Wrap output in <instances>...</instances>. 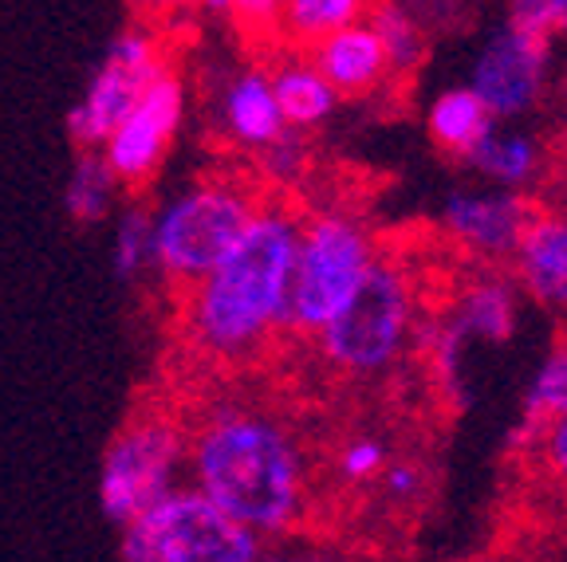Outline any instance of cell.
Returning <instances> with one entry per match:
<instances>
[{"mask_svg": "<svg viewBox=\"0 0 567 562\" xmlns=\"http://www.w3.org/2000/svg\"><path fill=\"white\" fill-rule=\"evenodd\" d=\"M115 174L106 169L103 154H95V149H83L80 158H75V169H71V181H68V194H63V205H68V212L80 225H95V220H103L106 212H111V205H115Z\"/></svg>", "mask_w": 567, "mask_h": 562, "instance_id": "cell-21", "label": "cell"}, {"mask_svg": "<svg viewBox=\"0 0 567 562\" xmlns=\"http://www.w3.org/2000/svg\"><path fill=\"white\" fill-rule=\"evenodd\" d=\"M194 488L240 528L284 535L308 508V468L296 437L257 409H213L189 437Z\"/></svg>", "mask_w": 567, "mask_h": 562, "instance_id": "cell-1", "label": "cell"}, {"mask_svg": "<svg viewBox=\"0 0 567 562\" xmlns=\"http://www.w3.org/2000/svg\"><path fill=\"white\" fill-rule=\"evenodd\" d=\"M371 264V232L354 212L328 209L308 217L296 248L292 288H288V326L300 334H319L351 303Z\"/></svg>", "mask_w": 567, "mask_h": 562, "instance_id": "cell-4", "label": "cell"}, {"mask_svg": "<svg viewBox=\"0 0 567 562\" xmlns=\"http://www.w3.org/2000/svg\"><path fill=\"white\" fill-rule=\"evenodd\" d=\"M422 488H425V472L417 460H390L386 472H382V480H379L382 500L402 503V508H410V503L422 496Z\"/></svg>", "mask_w": 567, "mask_h": 562, "instance_id": "cell-26", "label": "cell"}, {"mask_svg": "<svg viewBox=\"0 0 567 562\" xmlns=\"http://www.w3.org/2000/svg\"><path fill=\"white\" fill-rule=\"evenodd\" d=\"M390 465V448L382 437L371 433H359V437H347L336 452V480L343 488H367V483H379L382 472Z\"/></svg>", "mask_w": 567, "mask_h": 562, "instance_id": "cell-23", "label": "cell"}, {"mask_svg": "<svg viewBox=\"0 0 567 562\" xmlns=\"http://www.w3.org/2000/svg\"><path fill=\"white\" fill-rule=\"evenodd\" d=\"M311 67L328 80V87L336 91L339 98H354V95H371L379 83H386L390 63L386 52H382L379 35L367 20L343 28L331 40L311 48L308 55Z\"/></svg>", "mask_w": 567, "mask_h": 562, "instance_id": "cell-12", "label": "cell"}, {"mask_svg": "<svg viewBox=\"0 0 567 562\" xmlns=\"http://www.w3.org/2000/svg\"><path fill=\"white\" fill-rule=\"evenodd\" d=\"M260 169H265L268 181L276 185H292L296 177L303 174V166H308V146H303V138L296 131H288L280 142H272L268 149H260Z\"/></svg>", "mask_w": 567, "mask_h": 562, "instance_id": "cell-25", "label": "cell"}, {"mask_svg": "<svg viewBox=\"0 0 567 562\" xmlns=\"http://www.w3.org/2000/svg\"><path fill=\"white\" fill-rule=\"evenodd\" d=\"M536 205L520 194H453L445 201V232L481 260H513Z\"/></svg>", "mask_w": 567, "mask_h": 562, "instance_id": "cell-11", "label": "cell"}, {"mask_svg": "<svg viewBox=\"0 0 567 562\" xmlns=\"http://www.w3.org/2000/svg\"><path fill=\"white\" fill-rule=\"evenodd\" d=\"M182 115H186V87L174 71H166L131 115L115 126V134L103 142V162L123 189H142L158 174L169 154V142L182 126Z\"/></svg>", "mask_w": 567, "mask_h": 562, "instance_id": "cell-9", "label": "cell"}, {"mask_svg": "<svg viewBox=\"0 0 567 562\" xmlns=\"http://www.w3.org/2000/svg\"><path fill=\"white\" fill-rule=\"evenodd\" d=\"M425 126H430V138L442 146V154H453V158L470 162L477 154V146L496 131L493 115L485 111L473 87H450L430 103V115H425Z\"/></svg>", "mask_w": 567, "mask_h": 562, "instance_id": "cell-15", "label": "cell"}, {"mask_svg": "<svg viewBox=\"0 0 567 562\" xmlns=\"http://www.w3.org/2000/svg\"><path fill=\"white\" fill-rule=\"evenodd\" d=\"M303 217L288 205H260L257 220L237 240L221 268L189 291V334L213 358H248L288 326L296 248Z\"/></svg>", "mask_w": 567, "mask_h": 562, "instance_id": "cell-2", "label": "cell"}, {"mask_svg": "<svg viewBox=\"0 0 567 562\" xmlns=\"http://www.w3.org/2000/svg\"><path fill=\"white\" fill-rule=\"evenodd\" d=\"M559 414H567V346H559V351L544 362L540 374H536V382H532V389H528V402H524V417L536 422L540 429Z\"/></svg>", "mask_w": 567, "mask_h": 562, "instance_id": "cell-24", "label": "cell"}, {"mask_svg": "<svg viewBox=\"0 0 567 562\" xmlns=\"http://www.w3.org/2000/svg\"><path fill=\"white\" fill-rule=\"evenodd\" d=\"M367 9L371 4H363V0H288V4H280V35L311 52L336 32L367 20Z\"/></svg>", "mask_w": 567, "mask_h": 562, "instance_id": "cell-18", "label": "cell"}, {"mask_svg": "<svg viewBox=\"0 0 567 562\" xmlns=\"http://www.w3.org/2000/svg\"><path fill=\"white\" fill-rule=\"evenodd\" d=\"M551 40L528 35L520 28L505 24L488 35L473 63V95L485 103L493 118H516L536 106L544 91V67H548Z\"/></svg>", "mask_w": 567, "mask_h": 562, "instance_id": "cell-10", "label": "cell"}, {"mask_svg": "<svg viewBox=\"0 0 567 562\" xmlns=\"http://www.w3.org/2000/svg\"><path fill=\"white\" fill-rule=\"evenodd\" d=\"M162 63V48L146 28H126L111 40L103 63L91 75V87L80 103L71 106L68 115V134L75 146L95 149L103 146L115 126L131 115L134 106L142 103V95L166 75Z\"/></svg>", "mask_w": 567, "mask_h": 562, "instance_id": "cell-8", "label": "cell"}, {"mask_svg": "<svg viewBox=\"0 0 567 562\" xmlns=\"http://www.w3.org/2000/svg\"><path fill=\"white\" fill-rule=\"evenodd\" d=\"M154 268V212L146 205H131L118 217L115 232V275L118 280H142V272Z\"/></svg>", "mask_w": 567, "mask_h": 562, "instance_id": "cell-22", "label": "cell"}, {"mask_svg": "<svg viewBox=\"0 0 567 562\" xmlns=\"http://www.w3.org/2000/svg\"><path fill=\"white\" fill-rule=\"evenodd\" d=\"M453 326L465 339H481V343H508L516 326V295L513 283L501 275H485V280L470 283L465 295L453 308Z\"/></svg>", "mask_w": 567, "mask_h": 562, "instance_id": "cell-16", "label": "cell"}, {"mask_svg": "<svg viewBox=\"0 0 567 562\" xmlns=\"http://www.w3.org/2000/svg\"><path fill=\"white\" fill-rule=\"evenodd\" d=\"M367 24L374 28L382 52H386L390 75L406 80L410 71L422 67V60H425V28H422V20H417L414 12L402 9V4H371V9H367Z\"/></svg>", "mask_w": 567, "mask_h": 562, "instance_id": "cell-19", "label": "cell"}, {"mask_svg": "<svg viewBox=\"0 0 567 562\" xmlns=\"http://www.w3.org/2000/svg\"><path fill=\"white\" fill-rule=\"evenodd\" d=\"M265 539L182 483L123 528V562H260Z\"/></svg>", "mask_w": 567, "mask_h": 562, "instance_id": "cell-5", "label": "cell"}, {"mask_svg": "<svg viewBox=\"0 0 567 562\" xmlns=\"http://www.w3.org/2000/svg\"><path fill=\"white\" fill-rule=\"evenodd\" d=\"M221 123L252 154H260V149H268L288 134L272 91V75L265 67H248L240 75H233L221 95Z\"/></svg>", "mask_w": 567, "mask_h": 562, "instance_id": "cell-14", "label": "cell"}, {"mask_svg": "<svg viewBox=\"0 0 567 562\" xmlns=\"http://www.w3.org/2000/svg\"><path fill=\"white\" fill-rule=\"evenodd\" d=\"M551 32H567V0H551Z\"/></svg>", "mask_w": 567, "mask_h": 562, "instance_id": "cell-29", "label": "cell"}, {"mask_svg": "<svg viewBox=\"0 0 567 562\" xmlns=\"http://www.w3.org/2000/svg\"><path fill=\"white\" fill-rule=\"evenodd\" d=\"M189 460V433L166 414H138L106 448L99 472V503L118 528L166 500Z\"/></svg>", "mask_w": 567, "mask_h": 562, "instance_id": "cell-7", "label": "cell"}, {"mask_svg": "<svg viewBox=\"0 0 567 562\" xmlns=\"http://www.w3.org/2000/svg\"><path fill=\"white\" fill-rule=\"evenodd\" d=\"M272 75L276 103H280V115L288 131H316L319 123H328L331 111H336L339 95L328 87V80L319 75L311 63H284V67L268 71Z\"/></svg>", "mask_w": 567, "mask_h": 562, "instance_id": "cell-17", "label": "cell"}, {"mask_svg": "<svg viewBox=\"0 0 567 562\" xmlns=\"http://www.w3.org/2000/svg\"><path fill=\"white\" fill-rule=\"evenodd\" d=\"M470 166L477 174H485L488 181H496L505 194H516L520 185H528L540 166V146L524 134H488L477 146V154L470 158Z\"/></svg>", "mask_w": 567, "mask_h": 562, "instance_id": "cell-20", "label": "cell"}, {"mask_svg": "<svg viewBox=\"0 0 567 562\" xmlns=\"http://www.w3.org/2000/svg\"><path fill=\"white\" fill-rule=\"evenodd\" d=\"M260 212V194L248 181H202L162 205L154 217V268L169 283L194 291L221 268Z\"/></svg>", "mask_w": 567, "mask_h": 562, "instance_id": "cell-3", "label": "cell"}, {"mask_svg": "<svg viewBox=\"0 0 567 562\" xmlns=\"http://www.w3.org/2000/svg\"><path fill=\"white\" fill-rule=\"evenodd\" d=\"M260 562H351L343 554H328V551H303V547H284V551H268L260 554Z\"/></svg>", "mask_w": 567, "mask_h": 562, "instance_id": "cell-28", "label": "cell"}, {"mask_svg": "<svg viewBox=\"0 0 567 562\" xmlns=\"http://www.w3.org/2000/svg\"><path fill=\"white\" fill-rule=\"evenodd\" d=\"M516 275L536 303L567 311V217L536 212L516 248Z\"/></svg>", "mask_w": 567, "mask_h": 562, "instance_id": "cell-13", "label": "cell"}, {"mask_svg": "<svg viewBox=\"0 0 567 562\" xmlns=\"http://www.w3.org/2000/svg\"><path fill=\"white\" fill-rule=\"evenodd\" d=\"M536 445L544 448V460H548L551 472L567 483V414L551 417V422L540 429V437H536ZM536 445H532V448H536Z\"/></svg>", "mask_w": 567, "mask_h": 562, "instance_id": "cell-27", "label": "cell"}, {"mask_svg": "<svg viewBox=\"0 0 567 562\" xmlns=\"http://www.w3.org/2000/svg\"><path fill=\"white\" fill-rule=\"evenodd\" d=\"M414 331V295L410 280L390 256H374L371 272L343 311L316 334L319 354L351 378H371L390 370Z\"/></svg>", "mask_w": 567, "mask_h": 562, "instance_id": "cell-6", "label": "cell"}]
</instances>
